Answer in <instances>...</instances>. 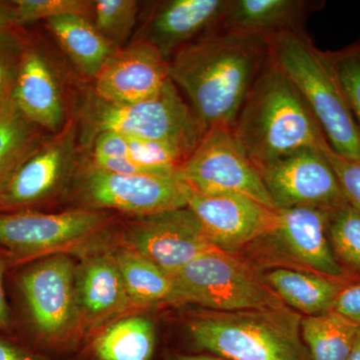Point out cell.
Segmentation results:
<instances>
[{
	"instance_id": "3957f363",
	"label": "cell",
	"mask_w": 360,
	"mask_h": 360,
	"mask_svg": "<svg viewBox=\"0 0 360 360\" xmlns=\"http://www.w3.org/2000/svg\"><path fill=\"white\" fill-rule=\"evenodd\" d=\"M302 314L288 307L238 311L202 310L189 317L193 354L229 360H310Z\"/></svg>"
},
{
	"instance_id": "ac0fdd59",
	"label": "cell",
	"mask_w": 360,
	"mask_h": 360,
	"mask_svg": "<svg viewBox=\"0 0 360 360\" xmlns=\"http://www.w3.org/2000/svg\"><path fill=\"white\" fill-rule=\"evenodd\" d=\"M75 288L85 333L135 307L110 250L103 248L80 257Z\"/></svg>"
},
{
	"instance_id": "52a82bcc",
	"label": "cell",
	"mask_w": 360,
	"mask_h": 360,
	"mask_svg": "<svg viewBox=\"0 0 360 360\" xmlns=\"http://www.w3.org/2000/svg\"><path fill=\"white\" fill-rule=\"evenodd\" d=\"M172 278L170 304H195L213 311L288 307L265 283L262 272L239 255L210 251Z\"/></svg>"
},
{
	"instance_id": "603a6c76",
	"label": "cell",
	"mask_w": 360,
	"mask_h": 360,
	"mask_svg": "<svg viewBox=\"0 0 360 360\" xmlns=\"http://www.w3.org/2000/svg\"><path fill=\"white\" fill-rule=\"evenodd\" d=\"M91 20L82 15H65L46 21L54 39L80 72L94 78L118 49L104 39Z\"/></svg>"
},
{
	"instance_id": "ba28073f",
	"label": "cell",
	"mask_w": 360,
	"mask_h": 360,
	"mask_svg": "<svg viewBox=\"0 0 360 360\" xmlns=\"http://www.w3.org/2000/svg\"><path fill=\"white\" fill-rule=\"evenodd\" d=\"M75 267L70 255L60 253L32 262L18 276V288L39 347L73 348L85 333Z\"/></svg>"
},
{
	"instance_id": "74e56055",
	"label": "cell",
	"mask_w": 360,
	"mask_h": 360,
	"mask_svg": "<svg viewBox=\"0 0 360 360\" xmlns=\"http://www.w3.org/2000/svg\"><path fill=\"white\" fill-rule=\"evenodd\" d=\"M347 360H360V328Z\"/></svg>"
},
{
	"instance_id": "9a60e30c",
	"label": "cell",
	"mask_w": 360,
	"mask_h": 360,
	"mask_svg": "<svg viewBox=\"0 0 360 360\" xmlns=\"http://www.w3.org/2000/svg\"><path fill=\"white\" fill-rule=\"evenodd\" d=\"M187 207L212 245L231 255H239L277 220V210L240 194L193 193Z\"/></svg>"
},
{
	"instance_id": "e575fe53",
	"label": "cell",
	"mask_w": 360,
	"mask_h": 360,
	"mask_svg": "<svg viewBox=\"0 0 360 360\" xmlns=\"http://www.w3.org/2000/svg\"><path fill=\"white\" fill-rule=\"evenodd\" d=\"M11 267L8 257L0 248V333H9L13 329L11 311L7 304L6 292H4V279L6 270Z\"/></svg>"
},
{
	"instance_id": "8d00e7d4",
	"label": "cell",
	"mask_w": 360,
	"mask_h": 360,
	"mask_svg": "<svg viewBox=\"0 0 360 360\" xmlns=\"http://www.w3.org/2000/svg\"><path fill=\"white\" fill-rule=\"evenodd\" d=\"M15 25L13 6H7L0 2V32L8 30L9 27Z\"/></svg>"
},
{
	"instance_id": "7a4b0ae2",
	"label": "cell",
	"mask_w": 360,
	"mask_h": 360,
	"mask_svg": "<svg viewBox=\"0 0 360 360\" xmlns=\"http://www.w3.org/2000/svg\"><path fill=\"white\" fill-rule=\"evenodd\" d=\"M232 130L258 170L300 149L321 148L326 141L300 92L270 56Z\"/></svg>"
},
{
	"instance_id": "8fae6325",
	"label": "cell",
	"mask_w": 360,
	"mask_h": 360,
	"mask_svg": "<svg viewBox=\"0 0 360 360\" xmlns=\"http://www.w3.org/2000/svg\"><path fill=\"white\" fill-rule=\"evenodd\" d=\"M179 170L193 193L240 194L276 210L259 170L241 148L232 127L208 129Z\"/></svg>"
},
{
	"instance_id": "9c48e42d",
	"label": "cell",
	"mask_w": 360,
	"mask_h": 360,
	"mask_svg": "<svg viewBox=\"0 0 360 360\" xmlns=\"http://www.w3.org/2000/svg\"><path fill=\"white\" fill-rule=\"evenodd\" d=\"M328 212L315 207L277 210L276 224L239 255L262 272L302 270L348 283L329 243Z\"/></svg>"
},
{
	"instance_id": "5bb4252c",
	"label": "cell",
	"mask_w": 360,
	"mask_h": 360,
	"mask_svg": "<svg viewBox=\"0 0 360 360\" xmlns=\"http://www.w3.org/2000/svg\"><path fill=\"white\" fill-rule=\"evenodd\" d=\"M276 210L315 207L331 212L348 201L321 148H307L260 168Z\"/></svg>"
},
{
	"instance_id": "836d02e7",
	"label": "cell",
	"mask_w": 360,
	"mask_h": 360,
	"mask_svg": "<svg viewBox=\"0 0 360 360\" xmlns=\"http://www.w3.org/2000/svg\"><path fill=\"white\" fill-rule=\"evenodd\" d=\"M0 360H75L63 359L44 354L20 341L0 335Z\"/></svg>"
},
{
	"instance_id": "6da1fadb",
	"label": "cell",
	"mask_w": 360,
	"mask_h": 360,
	"mask_svg": "<svg viewBox=\"0 0 360 360\" xmlns=\"http://www.w3.org/2000/svg\"><path fill=\"white\" fill-rule=\"evenodd\" d=\"M269 59L266 37L217 30L180 49L169 60V77L206 131L233 127Z\"/></svg>"
},
{
	"instance_id": "7402d4cb",
	"label": "cell",
	"mask_w": 360,
	"mask_h": 360,
	"mask_svg": "<svg viewBox=\"0 0 360 360\" xmlns=\"http://www.w3.org/2000/svg\"><path fill=\"white\" fill-rule=\"evenodd\" d=\"M155 349L153 322L144 315H131L97 333L82 360H153Z\"/></svg>"
},
{
	"instance_id": "4dcf8cb0",
	"label": "cell",
	"mask_w": 360,
	"mask_h": 360,
	"mask_svg": "<svg viewBox=\"0 0 360 360\" xmlns=\"http://www.w3.org/2000/svg\"><path fill=\"white\" fill-rule=\"evenodd\" d=\"M25 49L9 30L0 32V108L11 98Z\"/></svg>"
},
{
	"instance_id": "f546056e",
	"label": "cell",
	"mask_w": 360,
	"mask_h": 360,
	"mask_svg": "<svg viewBox=\"0 0 360 360\" xmlns=\"http://www.w3.org/2000/svg\"><path fill=\"white\" fill-rule=\"evenodd\" d=\"M14 23L27 25L65 15L94 16V1L87 0H15L13 2Z\"/></svg>"
},
{
	"instance_id": "2e32d148",
	"label": "cell",
	"mask_w": 360,
	"mask_h": 360,
	"mask_svg": "<svg viewBox=\"0 0 360 360\" xmlns=\"http://www.w3.org/2000/svg\"><path fill=\"white\" fill-rule=\"evenodd\" d=\"M169 78V61L153 45L135 41L118 49L94 77V94L105 103L130 104L155 96Z\"/></svg>"
},
{
	"instance_id": "d6986e66",
	"label": "cell",
	"mask_w": 360,
	"mask_h": 360,
	"mask_svg": "<svg viewBox=\"0 0 360 360\" xmlns=\"http://www.w3.org/2000/svg\"><path fill=\"white\" fill-rule=\"evenodd\" d=\"M11 97L21 113L44 131L56 134L65 125L58 82L40 52L25 49Z\"/></svg>"
},
{
	"instance_id": "ffe728a7",
	"label": "cell",
	"mask_w": 360,
	"mask_h": 360,
	"mask_svg": "<svg viewBox=\"0 0 360 360\" xmlns=\"http://www.w3.org/2000/svg\"><path fill=\"white\" fill-rule=\"evenodd\" d=\"M323 4L310 0H229L219 30L266 39L277 33L305 32L307 18Z\"/></svg>"
},
{
	"instance_id": "83f0119b",
	"label": "cell",
	"mask_w": 360,
	"mask_h": 360,
	"mask_svg": "<svg viewBox=\"0 0 360 360\" xmlns=\"http://www.w3.org/2000/svg\"><path fill=\"white\" fill-rule=\"evenodd\" d=\"M139 11V1L135 0H96L94 23L104 39L122 49L134 32Z\"/></svg>"
},
{
	"instance_id": "d590c367",
	"label": "cell",
	"mask_w": 360,
	"mask_h": 360,
	"mask_svg": "<svg viewBox=\"0 0 360 360\" xmlns=\"http://www.w3.org/2000/svg\"><path fill=\"white\" fill-rule=\"evenodd\" d=\"M162 360H229L220 359L210 354H184V352H170L165 354Z\"/></svg>"
},
{
	"instance_id": "277c9868",
	"label": "cell",
	"mask_w": 360,
	"mask_h": 360,
	"mask_svg": "<svg viewBox=\"0 0 360 360\" xmlns=\"http://www.w3.org/2000/svg\"><path fill=\"white\" fill-rule=\"evenodd\" d=\"M267 41L270 58L300 92L331 149L360 162V130L326 51L305 32L277 33Z\"/></svg>"
},
{
	"instance_id": "30bf717a",
	"label": "cell",
	"mask_w": 360,
	"mask_h": 360,
	"mask_svg": "<svg viewBox=\"0 0 360 360\" xmlns=\"http://www.w3.org/2000/svg\"><path fill=\"white\" fill-rule=\"evenodd\" d=\"M73 189L80 208L116 210L134 217L155 214L188 206L193 191L179 170L150 174H116L79 163Z\"/></svg>"
},
{
	"instance_id": "cb8c5ba5",
	"label": "cell",
	"mask_w": 360,
	"mask_h": 360,
	"mask_svg": "<svg viewBox=\"0 0 360 360\" xmlns=\"http://www.w3.org/2000/svg\"><path fill=\"white\" fill-rule=\"evenodd\" d=\"M18 110L13 97L0 108V200L14 175L51 135Z\"/></svg>"
},
{
	"instance_id": "4fadbf2b",
	"label": "cell",
	"mask_w": 360,
	"mask_h": 360,
	"mask_svg": "<svg viewBox=\"0 0 360 360\" xmlns=\"http://www.w3.org/2000/svg\"><path fill=\"white\" fill-rule=\"evenodd\" d=\"M78 141L77 122L70 118L21 165L0 200V212L25 210L63 193L79 163Z\"/></svg>"
},
{
	"instance_id": "7c38bea8",
	"label": "cell",
	"mask_w": 360,
	"mask_h": 360,
	"mask_svg": "<svg viewBox=\"0 0 360 360\" xmlns=\"http://www.w3.org/2000/svg\"><path fill=\"white\" fill-rule=\"evenodd\" d=\"M122 241L170 277L196 258L217 250L188 207L134 217L123 226Z\"/></svg>"
},
{
	"instance_id": "d6a6232c",
	"label": "cell",
	"mask_w": 360,
	"mask_h": 360,
	"mask_svg": "<svg viewBox=\"0 0 360 360\" xmlns=\"http://www.w3.org/2000/svg\"><path fill=\"white\" fill-rule=\"evenodd\" d=\"M333 310L360 328V283L343 286L336 298Z\"/></svg>"
},
{
	"instance_id": "5b68a950",
	"label": "cell",
	"mask_w": 360,
	"mask_h": 360,
	"mask_svg": "<svg viewBox=\"0 0 360 360\" xmlns=\"http://www.w3.org/2000/svg\"><path fill=\"white\" fill-rule=\"evenodd\" d=\"M80 141L90 144L97 134L113 131L125 136L162 142L186 160L206 129L170 77L155 96L130 104H112L87 97L82 110Z\"/></svg>"
},
{
	"instance_id": "f1b7e54d",
	"label": "cell",
	"mask_w": 360,
	"mask_h": 360,
	"mask_svg": "<svg viewBox=\"0 0 360 360\" xmlns=\"http://www.w3.org/2000/svg\"><path fill=\"white\" fill-rule=\"evenodd\" d=\"M341 91L360 130V42L326 51Z\"/></svg>"
},
{
	"instance_id": "e0dca14e",
	"label": "cell",
	"mask_w": 360,
	"mask_h": 360,
	"mask_svg": "<svg viewBox=\"0 0 360 360\" xmlns=\"http://www.w3.org/2000/svg\"><path fill=\"white\" fill-rule=\"evenodd\" d=\"M229 0H167L158 2L136 41L153 45L170 60L180 49L219 30Z\"/></svg>"
},
{
	"instance_id": "1f68e13d",
	"label": "cell",
	"mask_w": 360,
	"mask_h": 360,
	"mask_svg": "<svg viewBox=\"0 0 360 360\" xmlns=\"http://www.w3.org/2000/svg\"><path fill=\"white\" fill-rule=\"evenodd\" d=\"M322 153L335 170L341 188L349 205L360 212V162L343 158L329 146L328 141L322 142Z\"/></svg>"
},
{
	"instance_id": "484cf974",
	"label": "cell",
	"mask_w": 360,
	"mask_h": 360,
	"mask_svg": "<svg viewBox=\"0 0 360 360\" xmlns=\"http://www.w3.org/2000/svg\"><path fill=\"white\" fill-rule=\"evenodd\" d=\"M300 329L310 360H347L359 330L335 310L302 316Z\"/></svg>"
},
{
	"instance_id": "4316f807",
	"label": "cell",
	"mask_w": 360,
	"mask_h": 360,
	"mask_svg": "<svg viewBox=\"0 0 360 360\" xmlns=\"http://www.w3.org/2000/svg\"><path fill=\"white\" fill-rule=\"evenodd\" d=\"M328 236L348 283H360V212L349 203L328 212Z\"/></svg>"
},
{
	"instance_id": "8992f818",
	"label": "cell",
	"mask_w": 360,
	"mask_h": 360,
	"mask_svg": "<svg viewBox=\"0 0 360 360\" xmlns=\"http://www.w3.org/2000/svg\"><path fill=\"white\" fill-rule=\"evenodd\" d=\"M115 215L105 210H77L58 213L32 210L0 212V248L11 267L68 252L103 248Z\"/></svg>"
},
{
	"instance_id": "d4e9b609",
	"label": "cell",
	"mask_w": 360,
	"mask_h": 360,
	"mask_svg": "<svg viewBox=\"0 0 360 360\" xmlns=\"http://www.w3.org/2000/svg\"><path fill=\"white\" fill-rule=\"evenodd\" d=\"M135 307L172 303V278L148 258L122 245L110 250Z\"/></svg>"
},
{
	"instance_id": "44dd1931",
	"label": "cell",
	"mask_w": 360,
	"mask_h": 360,
	"mask_svg": "<svg viewBox=\"0 0 360 360\" xmlns=\"http://www.w3.org/2000/svg\"><path fill=\"white\" fill-rule=\"evenodd\" d=\"M262 277L290 309L305 316L333 310L338 293L347 284L321 274L288 269L264 270Z\"/></svg>"
}]
</instances>
